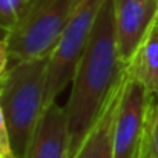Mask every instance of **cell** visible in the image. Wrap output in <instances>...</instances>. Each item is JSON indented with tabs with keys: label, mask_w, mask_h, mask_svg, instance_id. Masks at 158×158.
<instances>
[{
	"label": "cell",
	"mask_w": 158,
	"mask_h": 158,
	"mask_svg": "<svg viewBox=\"0 0 158 158\" xmlns=\"http://www.w3.org/2000/svg\"><path fill=\"white\" fill-rule=\"evenodd\" d=\"M124 83H126V74L123 80L120 81V85L115 88L105 110L102 112L94 127L89 131L88 137L85 138L83 144L80 146L78 152L74 155V158L115 157V121H117V112H118V105L121 100Z\"/></svg>",
	"instance_id": "ba28073f"
},
{
	"label": "cell",
	"mask_w": 158,
	"mask_h": 158,
	"mask_svg": "<svg viewBox=\"0 0 158 158\" xmlns=\"http://www.w3.org/2000/svg\"><path fill=\"white\" fill-rule=\"evenodd\" d=\"M134 158H148V155H146V149H144V141H143V140H141V144H140V148L137 149Z\"/></svg>",
	"instance_id": "5bb4252c"
},
{
	"label": "cell",
	"mask_w": 158,
	"mask_h": 158,
	"mask_svg": "<svg viewBox=\"0 0 158 158\" xmlns=\"http://www.w3.org/2000/svg\"><path fill=\"white\" fill-rule=\"evenodd\" d=\"M120 60L129 64L158 15V0H114Z\"/></svg>",
	"instance_id": "8992f818"
},
{
	"label": "cell",
	"mask_w": 158,
	"mask_h": 158,
	"mask_svg": "<svg viewBox=\"0 0 158 158\" xmlns=\"http://www.w3.org/2000/svg\"><path fill=\"white\" fill-rule=\"evenodd\" d=\"M49 60L51 54L17 61L9 64L0 78V103L17 158H25L45 109Z\"/></svg>",
	"instance_id": "7a4b0ae2"
},
{
	"label": "cell",
	"mask_w": 158,
	"mask_h": 158,
	"mask_svg": "<svg viewBox=\"0 0 158 158\" xmlns=\"http://www.w3.org/2000/svg\"><path fill=\"white\" fill-rule=\"evenodd\" d=\"M154 95L126 69V83L115 121V157L134 158L141 144Z\"/></svg>",
	"instance_id": "5b68a950"
},
{
	"label": "cell",
	"mask_w": 158,
	"mask_h": 158,
	"mask_svg": "<svg viewBox=\"0 0 158 158\" xmlns=\"http://www.w3.org/2000/svg\"><path fill=\"white\" fill-rule=\"evenodd\" d=\"M9 66V51H8V40L0 42V78L6 72Z\"/></svg>",
	"instance_id": "4fadbf2b"
},
{
	"label": "cell",
	"mask_w": 158,
	"mask_h": 158,
	"mask_svg": "<svg viewBox=\"0 0 158 158\" xmlns=\"http://www.w3.org/2000/svg\"><path fill=\"white\" fill-rule=\"evenodd\" d=\"M31 0H0V25L9 31L23 17Z\"/></svg>",
	"instance_id": "8fae6325"
},
{
	"label": "cell",
	"mask_w": 158,
	"mask_h": 158,
	"mask_svg": "<svg viewBox=\"0 0 158 158\" xmlns=\"http://www.w3.org/2000/svg\"><path fill=\"white\" fill-rule=\"evenodd\" d=\"M8 37H9V29L0 25V42L2 40H8Z\"/></svg>",
	"instance_id": "9a60e30c"
},
{
	"label": "cell",
	"mask_w": 158,
	"mask_h": 158,
	"mask_svg": "<svg viewBox=\"0 0 158 158\" xmlns=\"http://www.w3.org/2000/svg\"><path fill=\"white\" fill-rule=\"evenodd\" d=\"M0 158H17L12 151V146H11L9 131H8V124H6L2 103H0Z\"/></svg>",
	"instance_id": "7c38bea8"
},
{
	"label": "cell",
	"mask_w": 158,
	"mask_h": 158,
	"mask_svg": "<svg viewBox=\"0 0 158 158\" xmlns=\"http://www.w3.org/2000/svg\"><path fill=\"white\" fill-rule=\"evenodd\" d=\"M148 158H158V97L152 98L143 135Z\"/></svg>",
	"instance_id": "30bf717a"
},
{
	"label": "cell",
	"mask_w": 158,
	"mask_h": 158,
	"mask_svg": "<svg viewBox=\"0 0 158 158\" xmlns=\"http://www.w3.org/2000/svg\"><path fill=\"white\" fill-rule=\"evenodd\" d=\"M105 3L106 0H80L51 54L45 107L55 103L60 92L72 81L75 68L89 43L95 22Z\"/></svg>",
	"instance_id": "277c9868"
},
{
	"label": "cell",
	"mask_w": 158,
	"mask_h": 158,
	"mask_svg": "<svg viewBox=\"0 0 158 158\" xmlns=\"http://www.w3.org/2000/svg\"><path fill=\"white\" fill-rule=\"evenodd\" d=\"M120 60L115 31L114 0H106L95 22L89 43L81 55L66 103L69 129V155L74 158L126 74Z\"/></svg>",
	"instance_id": "6da1fadb"
},
{
	"label": "cell",
	"mask_w": 158,
	"mask_h": 158,
	"mask_svg": "<svg viewBox=\"0 0 158 158\" xmlns=\"http://www.w3.org/2000/svg\"><path fill=\"white\" fill-rule=\"evenodd\" d=\"M80 0H31L9 31V64L52 54Z\"/></svg>",
	"instance_id": "3957f363"
},
{
	"label": "cell",
	"mask_w": 158,
	"mask_h": 158,
	"mask_svg": "<svg viewBox=\"0 0 158 158\" xmlns=\"http://www.w3.org/2000/svg\"><path fill=\"white\" fill-rule=\"evenodd\" d=\"M127 72L138 80L151 95L158 97V15L134 60L127 64Z\"/></svg>",
	"instance_id": "9c48e42d"
},
{
	"label": "cell",
	"mask_w": 158,
	"mask_h": 158,
	"mask_svg": "<svg viewBox=\"0 0 158 158\" xmlns=\"http://www.w3.org/2000/svg\"><path fill=\"white\" fill-rule=\"evenodd\" d=\"M69 129L66 107L57 102L43 109L25 158H68Z\"/></svg>",
	"instance_id": "52a82bcc"
}]
</instances>
